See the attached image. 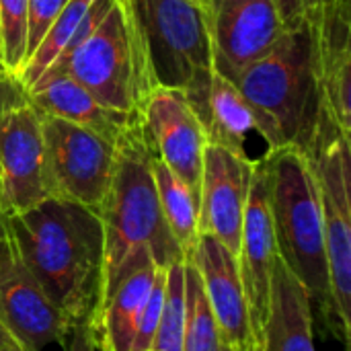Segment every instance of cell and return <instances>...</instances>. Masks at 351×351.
Segmentation results:
<instances>
[{
    "instance_id": "6da1fadb",
    "label": "cell",
    "mask_w": 351,
    "mask_h": 351,
    "mask_svg": "<svg viewBox=\"0 0 351 351\" xmlns=\"http://www.w3.org/2000/svg\"><path fill=\"white\" fill-rule=\"evenodd\" d=\"M19 257L70 327L90 323L103 296L105 239L97 210L47 197L2 216Z\"/></svg>"
},
{
    "instance_id": "7a4b0ae2",
    "label": "cell",
    "mask_w": 351,
    "mask_h": 351,
    "mask_svg": "<svg viewBox=\"0 0 351 351\" xmlns=\"http://www.w3.org/2000/svg\"><path fill=\"white\" fill-rule=\"evenodd\" d=\"M115 146L117 152L111 185L99 208L105 239L101 302L144 253H150L154 263L165 269L173 263L185 261V255L171 234L160 210L150 169L154 148L144 119H132L117 136Z\"/></svg>"
},
{
    "instance_id": "3957f363",
    "label": "cell",
    "mask_w": 351,
    "mask_h": 351,
    "mask_svg": "<svg viewBox=\"0 0 351 351\" xmlns=\"http://www.w3.org/2000/svg\"><path fill=\"white\" fill-rule=\"evenodd\" d=\"M321 10V8H319ZM319 12L284 37L232 84L251 107L267 152L311 150L325 113L317 56Z\"/></svg>"
},
{
    "instance_id": "277c9868",
    "label": "cell",
    "mask_w": 351,
    "mask_h": 351,
    "mask_svg": "<svg viewBox=\"0 0 351 351\" xmlns=\"http://www.w3.org/2000/svg\"><path fill=\"white\" fill-rule=\"evenodd\" d=\"M261 165L267 177L278 255L304 286L313 311L317 306L327 329L343 341L329 288L323 210L311 158L296 146H282L263 154Z\"/></svg>"
},
{
    "instance_id": "5b68a950",
    "label": "cell",
    "mask_w": 351,
    "mask_h": 351,
    "mask_svg": "<svg viewBox=\"0 0 351 351\" xmlns=\"http://www.w3.org/2000/svg\"><path fill=\"white\" fill-rule=\"evenodd\" d=\"M53 72L72 76L107 109L142 117L156 82L130 0H113L90 35L45 74Z\"/></svg>"
},
{
    "instance_id": "8992f818",
    "label": "cell",
    "mask_w": 351,
    "mask_h": 351,
    "mask_svg": "<svg viewBox=\"0 0 351 351\" xmlns=\"http://www.w3.org/2000/svg\"><path fill=\"white\" fill-rule=\"evenodd\" d=\"M156 86L185 93L206 128L214 76L204 8L191 0H130Z\"/></svg>"
},
{
    "instance_id": "52a82bcc",
    "label": "cell",
    "mask_w": 351,
    "mask_h": 351,
    "mask_svg": "<svg viewBox=\"0 0 351 351\" xmlns=\"http://www.w3.org/2000/svg\"><path fill=\"white\" fill-rule=\"evenodd\" d=\"M315 171L323 228L329 288L341 339L350 346L351 335V148L346 136L327 113H323L311 150L306 152Z\"/></svg>"
},
{
    "instance_id": "ba28073f",
    "label": "cell",
    "mask_w": 351,
    "mask_h": 351,
    "mask_svg": "<svg viewBox=\"0 0 351 351\" xmlns=\"http://www.w3.org/2000/svg\"><path fill=\"white\" fill-rule=\"evenodd\" d=\"M41 125L51 197L99 212L111 185L117 140L49 115H41Z\"/></svg>"
},
{
    "instance_id": "9c48e42d",
    "label": "cell",
    "mask_w": 351,
    "mask_h": 351,
    "mask_svg": "<svg viewBox=\"0 0 351 351\" xmlns=\"http://www.w3.org/2000/svg\"><path fill=\"white\" fill-rule=\"evenodd\" d=\"M214 72L234 82L286 33L274 0H202Z\"/></svg>"
},
{
    "instance_id": "30bf717a",
    "label": "cell",
    "mask_w": 351,
    "mask_h": 351,
    "mask_svg": "<svg viewBox=\"0 0 351 351\" xmlns=\"http://www.w3.org/2000/svg\"><path fill=\"white\" fill-rule=\"evenodd\" d=\"M47 197L41 115L27 99L0 115V214H21Z\"/></svg>"
},
{
    "instance_id": "8fae6325",
    "label": "cell",
    "mask_w": 351,
    "mask_h": 351,
    "mask_svg": "<svg viewBox=\"0 0 351 351\" xmlns=\"http://www.w3.org/2000/svg\"><path fill=\"white\" fill-rule=\"evenodd\" d=\"M0 325L27 351L64 346L72 331L19 257L6 228L0 237Z\"/></svg>"
},
{
    "instance_id": "7c38bea8",
    "label": "cell",
    "mask_w": 351,
    "mask_h": 351,
    "mask_svg": "<svg viewBox=\"0 0 351 351\" xmlns=\"http://www.w3.org/2000/svg\"><path fill=\"white\" fill-rule=\"evenodd\" d=\"M154 154L191 189L199 202L208 134L185 93L156 86L142 113Z\"/></svg>"
},
{
    "instance_id": "4fadbf2b",
    "label": "cell",
    "mask_w": 351,
    "mask_h": 351,
    "mask_svg": "<svg viewBox=\"0 0 351 351\" xmlns=\"http://www.w3.org/2000/svg\"><path fill=\"white\" fill-rule=\"evenodd\" d=\"M255 162L228 148L208 142L204 152L199 189V232L218 239L239 255L245 206L255 173Z\"/></svg>"
},
{
    "instance_id": "5bb4252c",
    "label": "cell",
    "mask_w": 351,
    "mask_h": 351,
    "mask_svg": "<svg viewBox=\"0 0 351 351\" xmlns=\"http://www.w3.org/2000/svg\"><path fill=\"white\" fill-rule=\"evenodd\" d=\"M276 259H278V245H276L274 220L269 210L267 177L259 158L255 162V173L245 206L241 247L237 255L255 343L265 327L267 313H269L271 276H274Z\"/></svg>"
},
{
    "instance_id": "9a60e30c",
    "label": "cell",
    "mask_w": 351,
    "mask_h": 351,
    "mask_svg": "<svg viewBox=\"0 0 351 351\" xmlns=\"http://www.w3.org/2000/svg\"><path fill=\"white\" fill-rule=\"evenodd\" d=\"M187 261H191L199 274L208 304L230 351H255L237 255H232L212 234L199 232Z\"/></svg>"
},
{
    "instance_id": "2e32d148",
    "label": "cell",
    "mask_w": 351,
    "mask_h": 351,
    "mask_svg": "<svg viewBox=\"0 0 351 351\" xmlns=\"http://www.w3.org/2000/svg\"><path fill=\"white\" fill-rule=\"evenodd\" d=\"M351 0L323 2L317 21V56L323 105L329 119L351 134Z\"/></svg>"
},
{
    "instance_id": "e0dca14e",
    "label": "cell",
    "mask_w": 351,
    "mask_h": 351,
    "mask_svg": "<svg viewBox=\"0 0 351 351\" xmlns=\"http://www.w3.org/2000/svg\"><path fill=\"white\" fill-rule=\"evenodd\" d=\"M313 327L315 311L311 298L278 255L271 276L269 313L255 351H317Z\"/></svg>"
},
{
    "instance_id": "ac0fdd59",
    "label": "cell",
    "mask_w": 351,
    "mask_h": 351,
    "mask_svg": "<svg viewBox=\"0 0 351 351\" xmlns=\"http://www.w3.org/2000/svg\"><path fill=\"white\" fill-rule=\"evenodd\" d=\"M158 265L144 253L134 267L105 296L97 315L88 323L99 351H130L138 319L148 300Z\"/></svg>"
},
{
    "instance_id": "d6986e66",
    "label": "cell",
    "mask_w": 351,
    "mask_h": 351,
    "mask_svg": "<svg viewBox=\"0 0 351 351\" xmlns=\"http://www.w3.org/2000/svg\"><path fill=\"white\" fill-rule=\"evenodd\" d=\"M29 103L41 113L49 117H58L93 132H99L111 140L125 130V125L136 119L101 105L80 82L64 72H53L41 76L29 90Z\"/></svg>"
},
{
    "instance_id": "ffe728a7",
    "label": "cell",
    "mask_w": 351,
    "mask_h": 351,
    "mask_svg": "<svg viewBox=\"0 0 351 351\" xmlns=\"http://www.w3.org/2000/svg\"><path fill=\"white\" fill-rule=\"evenodd\" d=\"M111 4L113 0H68L64 10L45 33L43 41L27 60L19 78L23 88L29 90L51 66L76 49L103 21Z\"/></svg>"
},
{
    "instance_id": "44dd1931",
    "label": "cell",
    "mask_w": 351,
    "mask_h": 351,
    "mask_svg": "<svg viewBox=\"0 0 351 351\" xmlns=\"http://www.w3.org/2000/svg\"><path fill=\"white\" fill-rule=\"evenodd\" d=\"M206 134L208 142L220 144L243 158L255 160L249 154V140L253 136L261 138L257 119L247 101L243 99V95L239 93V88L218 72H214L212 76Z\"/></svg>"
},
{
    "instance_id": "7402d4cb",
    "label": "cell",
    "mask_w": 351,
    "mask_h": 351,
    "mask_svg": "<svg viewBox=\"0 0 351 351\" xmlns=\"http://www.w3.org/2000/svg\"><path fill=\"white\" fill-rule=\"evenodd\" d=\"M150 169L167 226L187 259L199 237V202L156 154H152Z\"/></svg>"
},
{
    "instance_id": "603a6c76",
    "label": "cell",
    "mask_w": 351,
    "mask_h": 351,
    "mask_svg": "<svg viewBox=\"0 0 351 351\" xmlns=\"http://www.w3.org/2000/svg\"><path fill=\"white\" fill-rule=\"evenodd\" d=\"M183 292H185L183 351H230L208 304L199 274L193 267V263L187 259L183 263Z\"/></svg>"
},
{
    "instance_id": "cb8c5ba5",
    "label": "cell",
    "mask_w": 351,
    "mask_h": 351,
    "mask_svg": "<svg viewBox=\"0 0 351 351\" xmlns=\"http://www.w3.org/2000/svg\"><path fill=\"white\" fill-rule=\"evenodd\" d=\"M0 51L6 74L19 80L27 62V0H0Z\"/></svg>"
},
{
    "instance_id": "d4e9b609",
    "label": "cell",
    "mask_w": 351,
    "mask_h": 351,
    "mask_svg": "<svg viewBox=\"0 0 351 351\" xmlns=\"http://www.w3.org/2000/svg\"><path fill=\"white\" fill-rule=\"evenodd\" d=\"M183 263L185 261H179L167 267L165 308L150 351H183V323H185Z\"/></svg>"
},
{
    "instance_id": "484cf974",
    "label": "cell",
    "mask_w": 351,
    "mask_h": 351,
    "mask_svg": "<svg viewBox=\"0 0 351 351\" xmlns=\"http://www.w3.org/2000/svg\"><path fill=\"white\" fill-rule=\"evenodd\" d=\"M165 294H167V269L158 267L152 290L148 294V300L142 308V315L138 319L136 325V333L132 339V348L130 351H150L158 325H160V317H162V308H165Z\"/></svg>"
},
{
    "instance_id": "4316f807",
    "label": "cell",
    "mask_w": 351,
    "mask_h": 351,
    "mask_svg": "<svg viewBox=\"0 0 351 351\" xmlns=\"http://www.w3.org/2000/svg\"><path fill=\"white\" fill-rule=\"evenodd\" d=\"M66 4L68 0H27V60L43 41Z\"/></svg>"
},
{
    "instance_id": "83f0119b",
    "label": "cell",
    "mask_w": 351,
    "mask_h": 351,
    "mask_svg": "<svg viewBox=\"0 0 351 351\" xmlns=\"http://www.w3.org/2000/svg\"><path fill=\"white\" fill-rule=\"evenodd\" d=\"M276 8L282 16V23L286 31L300 27L306 19L319 12L323 6V0H274Z\"/></svg>"
},
{
    "instance_id": "f1b7e54d",
    "label": "cell",
    "mask_w": 351,
    "mask_h": 351,
    "mask_svg": "<svg viewBox=\"0 0 351 351\" xmlns=\"http://www.w3.org/2000/svg\"><path fill=\"white\" fill-rule=\"evenodd\" d=\"M25 101H27V90L23 88V84L10 78L8 74L0 72V115Z\"/></svg>"
},
{
    "instance_id": "f546056e",
    "label": "cell",
    "mask_w": 351,
    "mask_h": 351,
    "mask_svg": "<svg viewBox=\"0 0 351 351\" xmlns=\"http://www.w3.org/2000/svg\"><path fill=\"white\" fill-rule=\"evenodd\" d=\"M70 348L68 351H99L97 348V341H95V335H93V329L88 323H82V325H76L72 327L70 331Z\"/></svg>"
},
{
    "instance_id": "4dcf8cb0",
    "label": "cell",
    "mask_w": 351,
    "mask_h": 351,
    "mask_svg": "<svg viewBox=\"0 0 351 351\" xmlns=\"http://www.w3.org/2000/svg\"><path fill=\"white\" fill-rule=\"evenodd\" d=\"M0 351H27L23 346H19L12 337H6L4 341H0Z\"/></svg>"
},
{
    "instance_id": "1f68e13d",
    "label": "cell",
    "mask_w": 351,
    "mask_h": 351,
    "mask_svg": "<svg viewBox=\"0 0 351 351\" xmlns=\"http://www.w3.org/2000/svg\"><path fill=\"white\" fill-rule=\"evenodd\" d=\"M6 337H10V335H8V333H6V329H4V327L0 325V341H4Z\"/></svg>"
},
{
    "instance_id": "d6a6232c",
    "label": "cell",
    "mask_w": 351,
    "mask_h": 351,
    "mask_svg": "<svg viewBox=\"0 0 351 351\" xmlns=\"http://www.w3.org/2000/svg\"><path fill=\"white\" fill-rule=\"evenodd\" d=\"M4 234V218H2V214H0V237Z\"/></svg>"
},
{
    "instance_id": "836d02e7",
    "label": "cell",
    "mask_w": 351,
    "mask_h": 351,
    "mask_svg": "<svg viewBox=\"0 0 351 351\" xmlns=\"http://www.w3.org/2000/svg\"><path fill=\"white\" fill-rule=\"evenodd\" d=\"M0 72H2V74H6V70H4V64H2V51H0Z\"/></svg>"
},
{
    "instance_id": "e575fe53",
    "label": "cell",
    "mask_w": 351,
    "mask_h": 351,
    "mask_svg": "<svg viewBox=\"0 0 351 351\" xmlns=\"http://www.w3.org/2000/svg\"><path fill=\"white\" fill-rule=\"evenodd\" d=\"M191 2H197V4H202V0H191Z\"/></svg>"
},
{
    "instance_id": "d590c367",
    "label": "cell",
    "mask_w": 351,
    "mask_h": 351,
    "mask_svg": "<svg viewBox=\"0 0 351 351\" xmlns=\"http://www.w3.org/2000/svg\"><path fill=\"white\" fill-rule=\"evenodd\" d=\"M323 2H331V0H323Z\"/></svg>"
}]
</instances>
